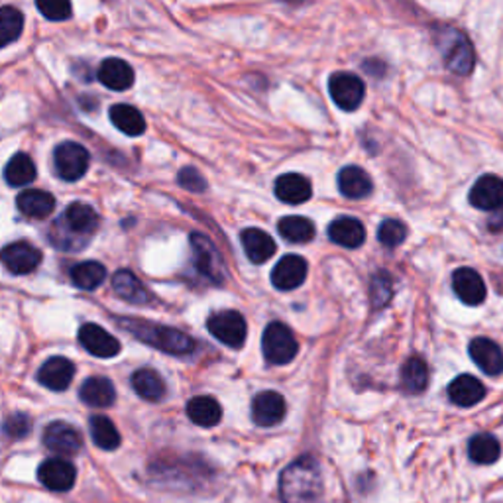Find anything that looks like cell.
I'll list each match as a JSON object with an SVG mask.
<instances>
[{
	"instance_id": "6da1fadb",
	"label": "cell",
	"mask_w": 503,
	"mask_h": 503,
	"mask_svg": "<svg viewBox=\"0 0 503 503\" xmlns=\"http://www.w3.org/2000/svg\"><path fill=\"white\" fill-rule=\"evenodd\" d=\"M321 489L319 466L313 458H301L281 474V496L286 503H316Z\"/></svg>"
},
{
	"instance_id": "7a4b0ae2",
	"label": "cell",
	"mask_w": 503,
	"mask_h": 503,
	"mask_svg": "<svg viewBox=\"0 0 503 503\" xmlns=\"http://www.w3.org/2000/svg\"><path fill=\"white\" fill-rule=\"evenodd\" d=\"M120 325L133 333L138 341L154 346L161 350V352H168L173 356H185V354H191L195 350L193 338L178 329H169V326H161L148 321H134V319H123Z\"/></svg>"
},
{
	"instance_id": "3957f363",
	"label": "cell",
	"mask_w": 503,
	"mask_h": 503,
	"mask_svg": "<svg viewBox=\"0 0 503 503\" xmlns=\"http://www.w3.org/2000/svg\"><path fill=\"white\" fill-rule=\"evenodd\" d=\"M98 226V215L95 213L93 206L85 205V203H71L68 209H65L63 216L56 223V231H61V238L56 240V246L63 248L65 240H68L69 234L78 236L81 242H85Z\"/></svg>"
},
{
	"instance_id": "277c9868",
	"label": "cell",
	"mask_w": 503,
	"mask_h": 503,
	"mask_svg": "<svg viewBox=\"0 0 503 503\" xmlns=\"http://www.w3.org/2000/svg\"><path fill=\"white\" fill-rule=\"evenodd\" d=\"M261 350L264 356L271 364H289L291 360L297 356L299 344L297 338L293 336L291 329H288L283 323H270L264 331V338H261Z\"/></svg>"
},
{
	"instance_id": "5b68a950",
	"label": "cell",
	"mask_w": 503,
	"mask_h": 503,
	"mask_svg": "<svg viewBox=\"0 0 503 503\" xmlns=\"http://www.w3.org/2000/svg\"><path fill=\"white\" fill-rule=\"evenodd\" d=\"M53 163H56V171L61 179L79 181L89 169L91 156L87 148L78 144V142H63L56 148Z\"/></svg>"
},
{
	"instance_id": "8992f818",
	"label": "cell",
	"mask_w": 503,
	"mask_h": 503,
	"mask_svg": "<svg viewBox=\"0 0 503 503\" xmlns=\"http://www.w3.org/2000/svg\"><path fill=\"white\" fill-rule=\"evenodd\" d=\"M441 50L446 68L456 75H468L474 68V50L468 38L456 30H446Z\"/></svg>"
},
{
	"instance_id": "52a82bcc",
	"label": "cell",
	"mask_w": 503,
	"mask_h": 503,
	"mask_svg": "<svg viewBox=\"0 0 503 503\" xmlns=\"http://www.w3.org/2000/svg\"><path fill=\"white\" fill-rule=\"evenodd\" d=\"M329 93L338 108H343V111H346V113H352L360 105H362L366 87H364L362 79L356 78L354 73L341 71V73L331 75Z\"/></svg>"
},
{
	"instance_id": "ba28073f",
	"label": "cell",
	"mask_w": 503,
	"mask_h": 503,
	"mask_svg": "<svg viewBox=\"0 0 503 503\" xmlns=\"http://www.w3.org/2000/svg\"><path fill=\"white\" fill-rule=\"evenodd\" d=\"M206 326H209V333L216 338V341H221L226 346L240 348L246 343L248 325L244 321V316L238 311L215 313L209 319V323H206Z\"/></svg>"
},
{
	"instance_id": "9c48e42d",
	"label": "cell",
	"mask_w": 503,
	"mask_h": 503,
	"mask_svg": "<svg viewBox=\"0 0 503 503\" xmlns=\"http://www.w3.org/2000/svg\"><path fill=\"white\" fill-rule=\"evenodd\" d=\"M191 248L195 256V266L205 278H209L213 283H223L224 266L223 258L209 238L203 234H191Z\"/></svg>"
},
{
	"instance_id": "30bf717a",
	"label": "cell",
	"mask_w": 503,
	"mask_h": 503,
	"mask_svg": "<svg viewBox=\"0 0 503 503\" xmlns=\"http://www.w3.org/2000/svg\"><path fill=\"white\" fill-rule=\"evenodd\" d=\"M0 261L10 273L26 276L40 266L41 252L28 242H14L0 250Z\"/></svg>"
},
{
	"instance_id": "8fae6325",
	"label": "cell",
	"mask_w": 503,
	"mask_h": 503,
	"mask_svg": "<svg viewBox=\"0 0 503 503\" xmlns=\"http://www.w3.org/2000/svg\"><path fill=\"white\" fill-rule=\"evenodd\" d=\"M307 271H309V266L305 258H301L297 254L283 256L271 271V283L279 291L297 289L299 286H303L305 278H307Z\"/></svg>"
},
{
	"instance_id": "7c38bea8",
	"label": "cell",
	"mask_w": 503,
	"mask_h": 503,
	"mask_svg": "<svg viewBox=\"0 0 503 503\" xmlns=\"http://www.w3.org/2000/svg\"><path fill=\"white\" fill-rule=\"evenodd\" d=\"M43 443H46L51 453L61 456H75L83 446L79 431L63 421L48 425V429L43 431Z\"/></svg>"
},
{
	"instance_id": "4fadbf2b",
	"label": "cell",
	"mask_w": 503,
	"mask_h": 503,
	"mask_svg": "<svg viewBox=\"0 0 503 503\" xmlns=\"http://www.w3.org/2000/svg\"><path fill=\"white\" fill-rule=\"evenodd\" d=\"M40 482L51 491H69L75 484V466L65 458H48L38 470Z\"/></svg>"
},
{
	"instance_id": "5bb4252c",
	"label": "cell",
	"mask_w": 503,
	"mask_h": 503,
	"mask_svg": "<svg viewBox=\"0 0 503 503\" xmlns=\"http://www.w3.org/2000/svg\"><path fill=\"white\" fill-rule=\"evenodd\" d=\"M79 343L87 352L96 358H114L120 352V343L116 338L106 333L103 326L87 323L79 329Z\"/></svg>"
},
{
	"instance_id": "9a60e30c",
	"label": "cell",
	"mask_w": 503,
	"mask_h": 503,
	"mask_svg": "<svg viewBox=\"0 0 503 503\" xmlns=\"http://www.w3.org/2000/svg\"><path fill=\"white\" fill-rule=\"evenodd\" d=\"M453 288L458 299L470 305V307H476V305L484 303L486 299V283L482 276L472 268L456 270L453 276Z\"/></svg>"
},
{
	"instance_id": "2e32d148",
	"label": "cell",
	"mask_w": 503,
	"mask_h": 503,
	"mask_svg": "<svg viewBox=\"0 0 503 503\" xmlns=\"http://www.w3.org/2000/svg\"><path fill=\"white\" fill-rule=\"evenodd\" d=\"M470 203L480 211H498L503 206V179L498 175H484L480 178L472 191H470Z\"/></svg>"
},
{
	"instance_id": "e0dca14e",
	"label": "cell",
	"mask_w": 503,
	"mask_h": 503,
	"mask_svg": "<svg viewBox=\"0 0 503 503\" xmlns=\"http://www.w3.org/2000/svg\"><path fill=\"white\" fill-rule=\"evenodd\" d=\"M286 399L278 391H261L252 403V417L260 426H273L286 417Z\"/></svg>"
},
{
	"instance_id": "ac0fdd59",
	"label": "cell",
	"mask_w": 503,
	"mask_h": 503,
	"mask_svg": "<svg viewBox=\"0 0 503 503\" xmlns=\"http://www.w3.org/2000/svg\"><path fill=\"white\" fill-rule=\"evenodd\" d=\"M73 376H75L73 362L68 358H61V356L50 358L48 362L43 364L38 371L40 384L46 386L48 389H53V391L68 389L69 384L73 381Z\"/></svg>"
},
{
	"instance_id": "d6986e66",
	"label": "cell",
	"mask_w": 503,
	"mask_h": 503,
	"mask_svg": "<svg viewBox=\"0 0 503 503\" xmlns=\"http://www.w3.org/2000/svg\"><path fill=\"white\" fill-rule=\"evenodd\" d=\"M96 78L106 89L126 91L134 85V69L133 65L126 63L124 59L111 58L101 63V68L96 71Z\"/></svg>"
},
{
	"instance_id": "ffe728a7",
	"label": "cell",
	"mask_w": 503,
	"mask_h": 503,
	"mask_svg": "<svg viewBox=\"0 0 503 503\" xmlns=\"http://www.w3.org/2000/svg\"><path fill=\"white\" fill-rule=\"evenodd\" d=\"M470 356H472L474 364L480 370H484L488 376L503 374V352L489 338H474L470 343Z\"/></svg>"
},
{
	"instance_id": "44dd1931",
	"label": "cell",
	"mask_w": 503,
	"mask_h": 503,
	"mask_svg": "<svg viewBox=\"0 0 503 503\" xmlns=\"http://www.w3.org/2000/svg\"><path fill=\"white\" fill-rule=\"evenodd\" d=\"M448 398L461 407H474L486 398V388L482 381L474 376H458L448 386Z\"/></svg>"
},
{
	"instance_id": "7402d4cb",
	"label": "cell",
	"mask_w": 503,
	"mask_h": 503,
	"mask_svg": "<svg viewBox=\"0 0 503 503\" xmlns=\"http://www.w3.org/2000/svg\"><path fill=\"white\" fill-rule=\"evenodd\" d=\"M276 195L288 205H301L311 199V181L301 173H286L276 181Z\"/></svg>"
},
{
	"instance_id": "603a6c76",
	"label": "cell",
	"mask_w": 503,
	"mask_h": 503,
	"mask_svg": "<svg viewBox=\"0 0 503 503\" xmlns=\"http://www.w3.org/2000/svg\"><path fill=\"white\" fill-rule=\"evenodd\" d=\"M329 236L334 244L344 248H360L366 240L364 224L352 216H341L331 223Z\"/></svg>"
},
{
	"instance_id": "cb8c5ba5",
	"label": "cell",
	"mask_w": 503,
	"mask_h": 503,
	"mask_svg": "<svg viewBox=\"0 0 503 503\" xmlns=\"http://www.w3.org/2000/svg\"><path fill=\"white\" fill-rule=\"evenodd\" d=\"M240 240H242L244 252L252 264H266V261L276 254V242H273V238L268 233L260 231V228H246Z\"/></svg>"
},
{
	"instance_id": "d4e9b609",
	"label": "cell",
	"mask_w": 503,
	"mask_h": 503,
	"mask_svg": "<svg viewBox=\"0 0 503 503\" xmlns=\"http://www.w3.org/2000/svg\"><path fill=\"white\" fill-rule=\"evenodd\" d=\"M16 206L22 215L30 218H46L56 209V199L53 195L40 191V189H28L22 191L16 199Z\"/></svg>"
},
{
	"instance_id": "484cf974",
	"label": "cell",
	"mask_w": 503,
	"mask_h": 503,
	"mask_svg": "<svg viewBox=\"0 0 503 503\" xmlns=\"http://www.w3.org/2000/svg\"><path fill=\"white\" fill-rule=\"evenodd\" d=\"M338 189L348 199H364L371 193V179L362 168L348 166L338 173Z\"/></svg>"
},
{
	"instance_id": "4316f807",
	"label": "cell",
	"mask_w": 503,
	"mask_h": 503,
	"mask_svg": "<svg viewBox=\"0 0 503 503\" xmlns=\"http://www.w3.org/2000/svg\"><path fill=\"white\" fill-rule=\"evenodd\" d=\"M79 398L89 407H108L116 399V391L111 380L89 378L79 389Z\"/></svg>"
},
{
	"instance_id": "83f0119b",
	"label": "cell",
	"mask_w": 503,
	"mask_h": 503,
	"mask_svg": "<svg viewBox=\"0 0 503 503\" xmlns=\"http://www.w3.org/2000/svg\"><path fill=\"white\" fill-rule=\"evenodd\" d=\"M113 288L116 291L118 297H123L130 303H136V305H144L151 299L150 291L144 288V283H142L133 271L128 270H120L113 276Z\"/></svg>"
},
{
	"instance_id": "f1b7e54d",
	"label": "cell",
	"mask_w": 503,
	"mask_h": 503,
	"mask_svg": "<svg viewBox=\"0 0 503 503\" xmlns=\"http://www.w3.org/2000/svg\"><path fill=\"white\" fill-rule=\"evenodd\" d=\"M189 419L199 426H215L223 419V407L215 398L197 396L187 403Z\"/></svg>"
},
{
	"instance_id": "f546056e",
	"label": "cell",
	"mask_w": 503,
	"mask_h": 503,
	"mask_svg": "<svg viewBox=\"0 0 503 503\" xmlns=\"http://www.w3.org/2000/svg\"><path fill=\"white\" fill-rule=\"evenodd\" d=\"M111 123L126 136H140L146 133V118L130 105H114L111 108Z\"/></svg>"
},
{
	"instance_id": "4dcf8cb0",
	"label": "cell",
	"mask_w": 503,
	"mask_h": 503,
	"mask_svg": "<svg viewBox=\"0 0 503 503\" xmlns=\"http://www.w3.org/2000/svg\"><path fill=\"white\" fill-rule=\"evenodd\" d=\"M5 179L10 187H24L36 179V166L28 154L10 158L5 168Z\"/></svg>"
},
{
	"instance_id": "1f68e13d",
	"label": "cell",
	"mask_w": 503,
	"mask_h": 503,
	"mask_svg": "<svg viewBox=\"0 0 503 503\" xmlns=\"http://www.w3.org/2000/svg\"><path fill=\"white\" fill-rule=\"evenodd\" d=\"M133 388L142 399L148 401H160L166 396V384H163L161 376L150 368L136 371L133 376Z\"/></svg>"
},
{
	"instance_id": "d6a6232c",
	"label": "cell",
	"mask_w": 503,
	"mask_h": 503,
	"mask_svg": "<svg viewBox=\"0 0 503 503\" xmlns=\"http://www.w3.org/2000/svg\"><path fill=\"white\" fill-rule=\"evenodd\" d=\"M279 234L293 244H305L315 238V224L305 216H283L278 224Z\"/></svg>"
},
{
	"instance_id": "836d02e7",
	"label": "cell",
	"mask_w": 503,
	"mask_h": 503,
	"mask_svg": "<svg viewBox=\"0 0 503 503\" xmlns=\"http://www.w3.org/2000/svg\"><path fill=\"white\" fill-rule=\"evenodd\" d=\"M468 454L476 464H494L501 454V448L496 436H491L488 433H480L470 439Z\"/></svg>"
},
{
	"instance_id": "e575fe53",
	"label": "cell",
	"mask_w": 503,
	"mask_h": 503,
	"mask_svg": "<svg viewBox=\"0 0 503 503\" xmlns=\"http://www.w3.org/2000/svg\"><path fill=\"white\" fill-rule=\"evenodd\" d=\"M401 381H403V389L409 393L425 391L426 384H429V368H426L425 360L419 356L409 358L407 362L403 364Z\"/></svg>"
},
{
	"instance_id": "d590c367",
	"label": "cell",
	"mask_w": 503,
	"mask_h": 503,
	"mask_svg": "<svg viewBox=\"0 0 503 503\" xmlns=\"http://www.w3.org/2000/svg\"><path fill=\"white\" fill-rule=\"evenodd\" d=\"M106 279V268L98 261H83V264L73 266L71 270V281L79 289L93 291L96 288L103 286V281Z\"/></svg>"
},
{
	"instance_id": "8d00e7d4",
	"label": "cell",
	"mask_w": 503,
	"mask_h": 503,
	"mask_svg": "<svg viewBox=\"0 0 503 503\" xmlns=\"http://www.w3.org/2000/svg\"><path fill=\"white\" fill-rule=\"evenodd\" d=\"M89 426L93 443L98 448H103V451H114V448H118L120 434L111 419L105 417V415H95V417H91Z\"/></svg>"
},
{
	"instance_id": "74e56055",
	"label": "cell",
	"mask_w": 503,
	"mask_h": 503,
	"mask_svg": "<svg viewBox=\"0 0 503 503\" xmlns=\"http://www.w3.org/2000/svg\"><path fill=\"white\" fill-rule=\"evenodd\" d=\"M24 30V16L14 6L0 8V48H6L20 38Z\"/></svg>"
},
{
	"instance_id": "f35d334b",
	"label": "cell",
	"mask_w": 503,
	"mask_h": 503,
	"mask_svg": "<svg viewBox=\"0 0 503 503\" xmlns=\"http://www.w3.org/2000/svg\"><path fill=\"white\" fill-rule=\"evenodd\" d=\"M378 238H380V242L388 246V248H398L401 246L403 242H406V238H407V228L403 223L396 221V218H388V221H384L380 224L378 228Z\"/></svg>"
},
{
	"instance_id": "ab89813d",
	"label": "cell",
	"mask_w": 503,
	"mask_h": 503,
	"mask_svg": "<svg viewBox=\"0 0 503 503\" xmlns=\"http://www.w3.org/2000/svg\"><path fill=\"white\" fill-rule=\"evenodd\" d=\"M36 6L43 18L51 22L68 20L73 13L71 0H36Z\"/></svg>"
},
{
	"instance_id": "60d3db41",
	"label": "cell",
	"mask_w": 503,
	"mask_h": 503,
	"mask_svg": "<svg viewBox=\"0 0 503 503\" xmlns=\"http://www.w3.org/2000/svg\"><path fill=\"white\" fill-rule=\"evenodd\" d=\"M370 289H371V303L376 305V309L384 307V305L389 301L391 291H393L391 279L388 273H378V276L371 279Z\"/></svg>"
},
{
	"instance_id": "b9f144b4",
	"label": "cell",
	"mask_w": 503,
	"mask_h": 503,
	"mask_svg": "<svg viewBox=\"0 0 503 503\" xmlns=\"http://www.w3.org/2000/svg\"><path fill=\"white\" fill-rule=\"evenodd\" d=\"M30 431H32V421L22 413H16L5 421V433L10 436V439H24Z\"/></svg>"
},
{
	"instance_id": "7bdbcfd3",
	"label": "cell",
	"mask_w": 503,
	"mask_h": 503,
	"mask_svg": "<svg viewBox=\"0 0 503 503\" xmlns=\"http://www.w3.org/2000/svg\"><path fill=\"white\" fill-rule=\"evenodd\" d=\"M178 179H179L181 187L191 191V193H203L206 189L205 178L195 168H183L179 171V178Z\"/></svg>"
},
{
	"instance_id": "ee69618b",
	"label": "cell",
	"mask_w": 503,
	"mask_h": 503,
	"mask_svg": "<svg viewBox=\"0 0 503 503\" xmlns=\"http://www.w3.org/2000/svg\"><path fill=\"white\" fill-rule=\"evenodd\" d=\"M288 3H303V0H288Z\"/></svg>"
}]
</instances>
